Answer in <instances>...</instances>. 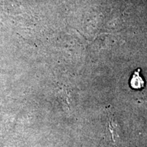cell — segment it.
Masks as SVG:
<instances>
[{
    "label": "cell",
    "instance_id": "cell-1",
    "mask_svg": "<svg viewBox=\"0 0 147 147\" xmlns=\"http://www.w3.org/2000/svg\"><path fill=\"white\" fill-rule=\"evenodd\" d=\"M140 69H137L135 72L134 73L133 76L131 79V86L134 89H140L144 86V81L143 79L140 76L139 73Z\"/></svg>",
    "mask_w": 147,
    "mask_h": 147
}]
</instances>
